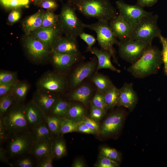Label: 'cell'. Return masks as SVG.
Instances as JSON below:
<instances>
[{
  "instance_id": "1",
  "label": "cell",
  "mask_w": 167,
  "mask_h": 167,
  "mask_svg": "<svg viewBox=\"0 0 167 167\" xmlns=\"http://www.w3.org/2000/svg\"><path fill=\"white\" fill-rule=\"evenodd\" d=\"M67 3L85 17L109 22L117 15L109 0H67Z\"/></svg>"
},
{
  "instance_id": "2",
  "label": "cell",
  "mask_w": 167,
  "mask_h": 167,
  "mask_svg": "<svg viewBox=\"0 0 167 167\" xmlns=\"http://www.w3.org/2000/svg\"><path fill=\"white\" fill-rule=\"evenodd\" d=\"M162 63L161 51L152 45L127 70L135 78H143L157 73Z\"/></svg>"
},
{
  "instance_id": "3",
  "label": "cell",
  "mask_w": 167,
  "mask_h": 167,
  "mask_svg": "<svg viewBox=\"0 0 167 167\" xmlns=\"http://www.w3.org/2000/svg\"><path fill=\"white\" fill-rule=\"evenodd\" d=\"M158 16L152 12L144 17L134 27L129 39L152 44L154 39H159L161 31L157 24Z\"/></svg>"
},
{
  "instance_id": "4",
  "label": "cell",
  "mask_w": 167,
  "mask_h": 167,
  "mask_svg": "<svg viewBox=\"0 0 167 167\" xmlns=\"http://www.w3.org/2000/svg\"><path fill=\"white\" fill-rule=\"evenodd\" d=\"M109 22L98 20L91 24L84 23V28L94 31L96 34V40L101 49L109 52L114 61L118 64L116 53L113 47L114 45L118 46L119 41L118 40L110 28Z\"/></svg>"
},
{
  "instance_id": "5",
  "label": "cell",
  "mask_w": 167,
  "mask_h": 167,
  "mask_svg": "<svg viewBox=\"0 0 167 167\" xmlns=\"http://www.w3.org/2000/svg\"><path fill=\"white\" fill-rule=\"evenodd\" d=\"M9 136L13 134L30 132L24 110V105L14 103L5 114L0 116Z\"/></svg>"
},
{
  "instance_id": "6",
  "label": "cell",
  "mask_w": 167,
  "mask_h": 167,
  "mask_svg": "<svg viewBox=\"0 0 167 167\" xmlns=\"http://www.w3.org/2000/svg\"><path fill=\"white\" fill-rule=\"evenodd\" d=\"M76 11L67 2L63 3L59 15V25L65 36L77 39L84 32V23L80 19Z\"/></svg>"
},
{
  "instance_id": "7",
  "label": "cell",
  "mask_w": 167,
  "mask_h": 167,
  "mask_svg": "<svg viewBox=\"0 0 167 167\" xmlns=\"http://www.w3.org/2000/svg\"><path fill=\"white\" fill-rule=\"evenodd\" d=\"M152 45L143 41L127 39L120 41L118 45L120 57L133 64L138 60Z\"/></svg>"
},
{
  "instance_id": "8",
  "label": "cell",
  "mask_w": 167,
  "mask_h": 167,
  "mask_svg": "<svg viewBox=\"0 0 167 167\" xmlns=\"http://www.w3.org/2000/svg\"><path fill=\"white\" fill-rule=\"evenodd\" d=\"M6 142L5 148L10 157H19L29 153L32 145L30 132L10 135Z\"/></svg>"
},
{
  "instance_id": "9",
  "label": "cell",
  "mask_w": 167,
  "mask_h": 167,
  "mask_svg": "<svg viewBox=\"0 0 167 167\" xmlns=\"http://www.w3.org/2000/svg\"><path fill=\"white\" fill-rule=\"evenodd\" d=\"M119 15L132 27L136 24L144 17L151 13L144 10L137 4L134 5L128 4L123 0L115 2Z\"/></svg>"
},
{
  "instance_id": "10",
  "label": "cell",
  "mask_w": 167,
  "mask_h": 167,
  "mask_svg": "<svg viewBox=\"0 0 167 167\" xmlns=\"http://www.w3.org/2000/svg\"><path fill=\"white\" fill-rule=\"evenodd\" d=\"M63 34L59 25L53 27L39 28L29 35L43 43L51 52L57 40Z\"/></svg>"
},
{
  "instance_id": "11",
  "label": "cell",
  "mask_w": 167,
  "mask_h": 167,
  "mask_svg": "<svg viewBox=\"0 0 167 167\" xmlns=\"http://www.w3.org/2000/svg\"><path fill=\"white\" fill-rule=\"evenodd\" d=\"M24 46L28 55L36 61L43 60L51 53L43 43L30 35H26Z\"/></svg>"
},
{
  "instance_id": "12",
  "label": "cell",
  "mask_w": 167,
  "mask_h": 167,
  "mask_svg": "<svg viewBox=\"0 0 167 167\" xmlns=\"http://www.w3.org/2000/svg\"><path fill=\"white\" fill-rule=\"evenodd\" d=\"M38 85L41 90L53 93L63 91L66 83L63 77L55 73H50L45 75L39 79Z\"/></svg>"
},
{
  "instance_id": "13",
  "label": "cell",
  "mask_w": 167,
  "mask_h": 167,
  "mask_svg": "<svg viewBox=\"0 0 167 167\" xmlns=\"http://www.w3.org/2000/svg\"><path fill=\"white\" fill-rule=\"evenodd\" d=\"M125 118L124 113L121 111H117L110 114L103 122L100 133L104 136L116 133L122 126Z\"/></svg>"
},
{
  "instance_id": "14",
  "label": "cell",
  "mask_w": 167,
  "mask_h": 167,
  "mask_svg": "<svg viewBox=\"0 0 167 167\" xmlns=\"http://www.w3.org/2000/svg\"><path fill=\"white\" fill-rule=\"evenodd\" d=\"M96 58L80 65L74 71L71 76L70 84L72 88L79 85L85 78L94 72L97 65Z\"/></svg>"
},
{
  "instance_id": "15",
  "label": "cell",
  "mask_w": 167,
  "mask_h": 167,
  "mask_svg": "<svg viewBox=\"0 0 167 167\" xmlns=\"http://www.w3.org/2000/svg\"><path fill=\"white\" fill-rule=\"evenodd\" d=\"M119 96L118 105L122 106L132 110L138 102V97L132 83H125L119 89Z\"/></svg>"
},
{
  "instance_id": "16",
  "label": "cell",
  "mask_w": 167,
  "mask_h": 167,
  "mask_svg": "<svg viewBox=\"0 0 167 167\" xmlns=\"http://www.w3.org/2000/svg\"><path fill=\"white\" fill-rule=\"evenodd\" d=\"M75 54H80L77 39L65 36L60 37L54 44L51 53Z\"/></svg>"
},
{
  "instance_id": "17",
  "label": "cell",
  "mask_w": 167,
  "mask_h": 167,
  "mask_svg": "<svg viewBox=\"0 0 167 167\" xmlns=\"http://www.w3.org/2000/svg\"><path fill=\"white\" fill-rule=\"evenodd\" d=\"M112 32L120 41L129 38L133 27L119 14L109 22Z\"/></svg>"
},
{
  "instance_id": "18",
  "label": "cell",
  "mask_w": 167,
  "mask_h": 167,
  "mask_svg": "<svg viewBox=\"0 0 167 167\" xmlns=\"http://www.w3.org/2000/svg\"><path fill=\"white\" fill-rule=\"evenodd\" d=\"M24 110L30 130L45 121V115L32 100L24 105Z\"/></svg>"
},
{
  "instance_id": "19",
  "label": "cell",
  "mask_w": 167,
  "mask_h": 167,
  "mask_svg": "<svg viewBox=\"0 0 167 167\" xmlns=\"http://www.w3.org/2000/svg\"><path fill=\"white\" fill-rule=\"evenodd\" d=\"M58 99L53 93L40 90L32 100L46 115L49 113Z\"/></svg>"
},
{
  "instance_id": "20",
  "label": "cell",
  "mask_w": 167,
  "mask_h": 167,
  "mask_svg": "<svg viewBox=\"0 0 167 167\" xmlns=\"http://www.w3.org/2000/svg\"><path fill=\"white\" fill-rule=\"evenodd\" d=\"M87 51L94 55L98 60L96 69L99 70L102 69H108L113 71L120 73L121 71L115 67L111 61L112 56L109 52L96 47L87 48Z\"/></svg>"
},
{
  "instance_id": "21",
  "label": "cell",
  "mask_w": 167,
  "mask_h": 167,
  "mask_svg": "<svg viewBox=\"0 0 167 167\" xmlns=\"http://www.w3.org/2000/svg\"><path fill=\"white\" fill-rule=\"evenodd\" d=\"M51 59L54 65L58 69H67L78 62L82 58L80 53L70 54L57 53H51Z\"/></svg>"
},
{
  "instance_id": "22",
  "label": "cell",
  "mask_w": 167,
  "mask_h": 167,
  "mask_svg": "<svg viewBox=\"0 0 167 167\" xmlns=\"http://www.w3.org/2000/svg\"><path fill=\"white\" fill-rule=\"evenodd\" d=\"M30 133L32 145L54 138L45 121L30 130Z\"/></svg>"
},
{
  "instance_id": "23",
  "label": "cell",
  "mask_w": 167,
  "mask_h": 167,
  "mask_svg": "<svg viewBox=\"0 0 167 167\" xmlns=\"http://www.w3.org/2000/svg\"><path fill=\"white\" fill-rule=\"evenodd\" d=\"M45 12L42 9L39 10L23 21L22 26L26 35H29L41 27Z\"/></svg>"
},
{
  "instance_id": "24",
  "label": "cell",
  "mask_w": 167,
  "mask_h": 167,
  "mask_svg": "<svg viewBox=\"0 0 167 167\" xmlns=\"http://www.w3.org/2000/svg\"><path fill=\"white\" fill-rule=\"evenodd\" d=\"M54 137L50 139L32 145L29 153L35 157L37 161L42 156L51 152L52 143Z\"/></svg>"
},
{
  "instance_id": "25",
  "label": "cell",
  "mask_w": 167,
  "mask_h": 167,
  "mask_svg": "<svg viewBox=\"0 0 167 167\" xmlns=\"http://www.w3.org/2000/svg\"><path fill=\"white\" fill-rule=\"evenodd\" d=\"M92 90L88 85H83L75 90L70 95L69 98L86 105L91 96Z\"/></svg>"
},
{
  "instance_id": "26",
  "label": "cell",
  "mask_w": 167,
  "mask_h": 167,
  "mask_svg": "<svg viewBox=\"0 0 167 167\" xmlns=\"http://www.w3.org/2000/svg\"><path fill=\"white\" fill-rule=\"evenodd\" d=\"M55 136L53 141L51 152L54 159L58 160L66 155L67 150L66 144L63 138L58 137L59 135Z\"/></svg>"
},
{
  "instance_id": "27",
  "label": "cell",
  "mask_w": 167,
  "mask_h": 167,
  "mask_svg": "<svg viewBox=\"0 0 167 167\" xmlns=\"http://www.w3.org/2000/svg\"><path fill=\"white\" fill-rule=\"evenodd\" d=\"M71 104L60 98H58L49 114L61 118H65Z\"/></svg>"
},
{
  "instance_id": "28",
  "label": "cell",
  "mask_w": 167,
  "mask_h": 167,
  "mask_svg": "<svg viewBox=\"0 0 167 167\" xmlns=\"http://www.w3.org/2000/svg\"><path fill=\"white\" fill-rule=\"evenodd\" d=\"M91 80L97 87L98 91L103 93L113 85L108 77L101 74H96Z\"/></svg>"
},
{
  "instance_id": "29",
  "label": "cell",
  "mask_w": 167,
  "mask_h": 167,
  "mask_svg": "<svg viewBox=\"0 0 167 167\" xmlns=\"http://www.w3.org/2000/svg\"><path fill=\"white\" fill-rule=\"evenodd\" d=\"M29 88V86L26 82L17 81L11 92L15 97L16 102L22 104Z\"/></svg>"
},
{
  "instance_id": "30",
  "label": "cell",
  "mask_w": 167,
  "mask_h": 167,
  "mask_svg": "<svg viewBox=\"0 0 167 167\" xmlns=\"http://www.w3.org/2000/svg\"><path fill=\"white\" fill-rule=\"evenodd\" d=\"M85 113V109L82 105L79 104H71L65 118L80 123L82 122Z\"/></svg>"
},
{
  "instance_id": "31",
  "label": "cell",
  "mask_w": 167,
  "mask_h": 167,
  "mask_svg": "<svg viewBox=\"0 0 167 167\" xmlns=\"http://www.w3.org/2000/svg\"><path fill=\"white\" fill-rule=\"evenodd\" d=\"M119 93V89L113 85L104 93L105 101L108 109H112L118 105Z\"/></svg>"
},
{
  "instance_id": "32",
  "label": "cell",
  "mask_w": 167,
  "mask_h": 167,
  "mask_svg": "<svg viewBox=\"0 0 167 167\" xmlns=\"http://www.w3.org/2000/svg\"><path fill=\"white\" fill-rule=\"evenodd\" d=\"M62 119L50 114L45 115V121L50 131L54 136L61 135L60 128Z\"/></svg>"
},
{
  "instance_id": "33",
  "label": "cell",
  "mask_w": 167,
  "mask_h": 167,
  "mask_svg": "<svg viewBox=\"0 0 167 167\" xmlns=\"http://www.w3.org/2000/svg\"><path fill=\"white\" fill-rule=\"evenodd\" d=\"M59 25L58 15L54 12L46 10L45 11L41 28H47L55 27Z\"/></svg>"
},
{
  "instance_id": "34",
  "label": "cell",
  "mask_w": 167,
  "mask_h": 167,
  "mask_svg": "<svg viewBox=\"0 0 167 167\" xmlns=\"http://www.w3.org/2000/svg\"><path fill=\"white\" fill-rule=\"evenodd\" d=\"M19 157L15 161L14 165L18 167H36V159L29 153L23 155Z\"/></svg>"
},
{
  "instance_id": "35",
  "label": "cell",
  "mask_w": 167,
  "mask_h": 167,
  "mask_svg": "<svg viewBox=\"0 0 167 167\" xmlns=\"http://www.w3.org/2000/svg\"><path fill=\"white\" fill-rule=\"evenodd\" d=\"M15 102V97L11 92L0 97V116L4 115L11 106Z\"/></svg>"
},
{
  "instance_id": "36",
  "label": "cell",
  "mask_w": 167,
  "mask_h": 167,
  "mask_svg": "<svg viewBox=\"0 0 167 167\" xmlns=\"http://www.w3.org/2000/svg\"><path fill=\"white\" fill-rule=\"evenodd\" d=\"M79 124L69 119H62L60 126V134L62 135L66 134L77 131Z\"/></svg>"
},
{
  "instance_id": "37",
  "label": "cell",
  "mask_w": 167,
  "mask_h": 167,
  "mask_svg": "<svg viewBox=\"0 0 167 167\" xmlns=\"http://www.w3.org/2000/svg\"><path fill=\"white\" fill-rule=\"evenodd\" d=\"M99 156L107 157L117 162L120 161L121 159L120 153L116 150L107 147L101 149Z\"/></svg>"
},
{
  "instance_id": "38",
  "label": "cell",
  "mask_w": 167,
  "mask_h": 167,
  "mask_svg": "<svg viewBox=\"0 0 167 167\" xmlns=\"http://www.w3.org/2000/svg\"><path fill=\"white\" fill-rule=\"evenodd\" d=\"M91 104L101 108L105 112L108 109L106 104L104 93L98 91L92 99Z\"/></svg>"
},
{
  "instance_id": "39",
  "label": "cell",
  "mask_w": 167,
  "mask_h": 167,
  "mask_svg": "<svg viewBox=\"0 0 167 167\" xmlns=\"http://www.w3.org/2000/svg\"><path fill=\"white\" fill-rule=\"evenodd\" d=\"M16 72L8 71H1L0 72V84H6L17 82Z\"/></svg>"
},
{
  "instance_id": "40",
  "label": "cell",
  "mask_w": 167,
  "mask_h": 167,
  "mask_svg": "<svg viewBox=\"0 0 167 167\" xmlns=\"http://www.w3.org/2000/svg\"><path fill=\"white\" fill-rule=\"evenodd\" d=\"M159 39L162 47L161 53L163 63L164 64V72L167 76V37H165L161 35Z\"/></svg>"
},
{
  "instance_id": "41",
  "label": "cell",
  "mask_w": 167,
  "mask_h": 167,
  "mask_svg": "<svg viewBox=\"0 0 167 167\" xmlns=\"http://www.w3.org/2000/svg\"><path fill=\"white\" fill-rule=\"evenodd\" d=\"M118 163L107 157L99 156L95 165L96 167H117Z\"/></svg>"
},
{
  "instance_id": "42",
  "label": "cell",
  "mask_w": 167,
  "mask_h": 167,
  "mask_svg": "<svg viewBox=\"0 0 167 167\" xmlns=\"http://www.w3.org/2000/svg\"><path fill=\"white\" fill-rule=\"evenodd\" d=\"M54 157L52 152L45 155L39 159L37 161V167H53Z\"/></svg>"
},
{
  "instance_id": "43",
  "label": "cell",
  "mask_w": 167,
  "mask_h": 167,
  "mask_svg": "<svg viewBox=\"0 0 167 167\" xmlns=\"http://www.w3.org/2000/svg\"><path fill=\"white\" fill-rule=\"evenodd\" d=\"M58 2L56 0H42L37 6L41 9L54 12L59 7Z\"/></svg>"
},
{
  "instance_id": "44",
  "label": "cell",
  "mask_w": 167,
  "mask_h": 167,
  "mask_svg": "<svg viewBox=\"0 0 167 167\" xmlns=\"http://www.w3.org/2000/svg\"><path fill=\"white\" fill-rule=\"evenodd\" d=\"M105 112L102 109L91 104L90 117L96 122H98L102 119Z\"/></svg>"
},
{
  "instance_id": "45",
  "label": "cell",
  "mask_w": 167,
  "mask_h": 167,
  "mask_svg": "<svg viewBox=\"0 0 167 167\" xmlns=\"http://www.w3.org/2000/svg\"><path fill=\"white\" fill-rule=\"evenodd\" d=\"M21 10L20 8H16L11 12L7 18V23L12 25L19 20L21 16Z\"/></svg>"
},
{
  "instance_id": "46",
  "label": "cell",
  "mask_w": 167,
  "mask_h": 167,
  "mask_svg": "<svg viewBox=\"0 0 167 167\" xmlns=\"http://www.w3.org/2000/svg\"><path fill=\"white\" fill-rule=\"evenodd\" d=\"M79 36L87 44V48L92 47L96 41V39L93 36L85 33L84 32L81 33Z\"/></svg>"
},
{
  "instance_id": "47",
  "label": "cell",
  "mask_w": 167,
  "mask_h": 167,
  "mask_svg": "<svg viewBox=\"0 0 167 167\" xmlns=\"http://www.w3.org/2000/svg\"><path fill=\"white\" fill-rule=\"evenodd\" d=\"M17 82L10 83L0 84V96L1 97L6 94L11 93Z\"/></svg>"
},
{
  "instance_id": "48",
  "label": "cell",
  "mask_w": 167,
  "mask_h": 167,
  "mask_svg": "<svg viewBox=\"0 0 167 167\" xmlns=\"http://www.w3.org/2000/svg\"><path fill=\"white\" fill-rule=\"evenodd\" d=\"M82 122L90 129L94 130L97 132L99 129V126L98 122L91 118L85 116L83 117Z\"/></svg>"
},
{
  "instance_id": "49",
  "label": "cell",
  "mask_w": 167,
  "mask_h": 167,
  "mask_svg": "<svg viewBox=\"0 0 167 167\" xmlns=\"http://www.w3.org/2000/svg\"><path fill=\"white\" fill-rule=\"evenodd\" d=\"M9 136L2 120L0 118V143L1 146L6 141Z\"/></svg>"
},
{
  "instance_id": "50",
  "label": "cell",
  "mask_w": 167,
  "mask_h": 167,
  "mask_svg": "<svg viewBox=\"0 0 167 167\" xmlns=\"http://www.w3.org/2000/svg\"><path fill=\"white\" fill-rule=\"evenodd\" d=\"M10 156L6 148L2 146L0 148V161L9 166H13V165L9 160Z\"/></svg>"
},
{
  "instance_id": "51",
  "label": "cell",
  "mask_w": 167,
  "mask_h": 167,
  "mask_svg": "<svg viewBox=\"0 0 167 167\" xmlns=\"http://www.w3.org/2000/svg\"><path fill=\"white\" fill-rule=\"evenodd\" d=\"M77 131L89 134H95L97 133L96 131L88 127L82 122L79 123Z\"/></svg>"
},
{
  "instance_id": "52",
  "label": "cell",
  "mask_w": 167,
  "mask_h": 167,
  "mask_svg": "<svg viewBox=\"0 0 167 167\" xmlns=\"http://www.w3.org/2000/svg\"><path fill=\"white\" fill-rule=\"evenodd\" d=\"M2 4L4 6L6 5L12 3H20L25 7H28L30 2L29 0H0Z\"/></svg>"
},
{
  "instance_id": "53",
  "label": "cell",
  "mask_w": 167,
  "mask_h": 167,
  "mask_svg": "<svg viewBox=\"0 0 167 167\" xmlns=\"http://www.w3.org/2000/svg\"><path fill=\"white\" fill-rule=\"evenodd\" d=\"M158 0H137V4L140 6L151 7L155 4Z\"/></svg>"
},
{
  "instance_id": "54",
  "label": "cell",
  "mask_w": 167,
  "mask_h": 167,
  "mask_svg": "<svg viewBox=\"0 0 167 167\" xmlns=\"http://www.w3.org/2000/svg\"><path fill=\"white\" fill-rule=\"evenodd\" d=\"M72 167H84L85 166L84 163L81 159H78L75 160L72 163Z\"/></svg>"
},
{
  "instance_id": "55",
  "label": "cell",
  "mask_w": 167,
  "mask_h": 167,
  "mask_svg": "<svg viewBox=\"0 0 167 167\" xmlns=\"http://www.w3.org/2000/svg\"><path fill=\"white\" fill-rule=\"evenodd\" d=\"M42 0H30L34 5L37 6L39 4Z\"/></svg>"
},
{
  "instance_id": "56",
  "label": "cell",
  "mask_w": 167,
  "mask_h": 167,
  "mask_svg": "<svg viewBox=\"0 0 167 167\" xmlns=\"http://www.w3.org/2000/svg\"><path fill=\"white\" fill-rule=\"evenodd\" d=\"M60 2H62L63 0H56Z\"/></svg>"
}]
</instances>
